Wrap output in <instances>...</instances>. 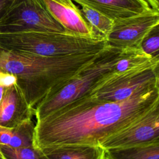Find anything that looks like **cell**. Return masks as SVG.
<instances>
[{"mask_svg":"<svg viewBox=\"0 0 159 159\" xmlns=\"http://www.w3.org/2000/svg\"><path fill=\"white\" fill-rule=\"evenodd\" d=\"M14 0H0V20L7 13Z\"/></svg>","mask_w":159,"mask_h":159,"instance_id":"20","label":"cell"},{"mask_svg":"<svg viewBox=\"0 0 159 159\" xmlns=\"http://www.w3.org/2000/svg\"><path fill=\"white\" fill-rule=\"evenodd\" d=\"M105 159H159V140L129 147L106 149Z\"/></svg>","mask_w":159,"mask_h":159,"instance_id":"15","label":"cell"},{"mask_svg":"<svg viewBox=\"0 0 159 159\" xmlns=\"http://www.w3.org/2000/svg\"><path fill=\"white\" fill-rule=\"evenodd\" d=\"M159 24V11L153 9L134 16L114 20L106 37L109 47L120 49L139 48L143 37Z\"/></svg>","mask_w":159,"mask_h":159,"instance_id":"7","label":"cell"},{"mask_svg":"<svg viewBox=\"0 0 159 159\" xmlns=\"http://www.w3.org/2000/svg\"><path fill=\"white\" fill-rule=\"evenodd\" d=\"M157 105L159 86L138 91L120 101L83 96L37 120L34 147L42 149L64 145L99 146Z\"/></svg>","mask_w":159,"mask_h":159,"instance_id":"1","label":"cell"},{"mask_svg":"<svg viewBox=\"0 0 159 159\" xmlns=\"http://www.w3.org/2000/svg\"><path fill=\"white\" fill-rule=\"evenodd\" d=\"M40 150L48 159H105V150L99 146L64 145Z\"/></svg>","mask_w":159,"mask_h":159,"instance_id":"12","label":"cell"},{"mask_svg":"<svg viewBox=\"0 0 159 159\" xmlns=\"http://www.w3.org/2000/svg\"><path fill=\"white\" fill-rule=\"evenodd\" d=\"M29 32H67L42 0H14L0 20V34Z\"/></svg>","mask_w":159,"mask_h":159,"instance_id":"5","label":"cell"},{"mask_svg":"<svg viewBox=\"0 0 159 159\" xmlns=\"http://www.w3.org/2000/svg\"><path fill=\"white\" fill-rule=\"evenodd\" d=\"M159 140V105L127 127L105 139L99 147L104 150L132 147Z\"/></svg>","mask_w":159,"mask_h":159,"instance_id":"8","label":"cell"},{"mask_svg":"<svg viewBox=\"0 0 159 159\" xmlns=\"http://www.w3.org/2000/svg\"><path fill=\"white\" fill-rule=\"evenodd\" d=\"M0 159H48L42 150L34 146L11 147L0 145Z\"/></svg>","mask_w":159,"mask_h":159,"instance_id":"17","label":"cell"},{"mask_svg":"<svg viewBox=\"0 0 159 159\" xmlns=\"http://www.w3.org/2000/svg\"><path fill=\"white\" fill-rule=\"evenodd\" d=\"M159 65L120 73L104 78L87 95L106 101L127 99L138 91L159 86Z\"/></svg>","mask_w":159,"mask_h":159,"instance_id":"6","label":"cell"},{"mask_svg":"<svg viewBox=\"0 0 159 159\" xmlns=\"http://www.w3.org/2000/svg\"><path fill=\"white\" fill-rule=\"evenodd\" d=\"M34 126L30 119L15 127H0V145L11 147L34 146Z\"/></svg>","mask_w":159,"mask_h":159,"instance_id":"14","label":"cell"},{"mask_svg":"<svg viewBox=\"0 0 159 159\" xmlns=\"http://www.w3.org/2000/svg\"><path fill=\"white\" fill-rule=\"evenodd\" d=\"M82 15L89 25L96 39L106 40L112 27L114 20L86 6H81Z\"/></svg>","mask_w":159,"mask_h":159,"instance_id":"16","label":"cell"},{"mask_svg":"<svg viewBox=\"0 0 159 159\" xmlns=\"http://www.w3.org/2000/svg\"><path fill=\"white\" fill-rule=\"evenodd\" d=\"M109 45L70 32H29L0 34V48L35 55L59 57L98 53Z\"/></svg>","mask_w":159,"mask_h":159,"instance_id":"3","label":"cell"},{"mask_svg":"<svg viewBox=\"0 0 159 159\" xmlns=\"http://www.w3.org/2000/svg\"><path fill=\"white\" fill-rule=\"evenodd\" d=\"M42 1L51 15L67 32L96 39L80 9L72 0Z\"/></svg>","mask_w":159,"mask_h":159,"instance_id":"10","label":"cell"},{"mask_svg":"<svg viewBox=\"0 0 159 159\" xmlns=\"http://www.w3.org/2000/svg\"><path fill=\"white\" fill-rule=\"evenodd\" d=\"M16 77L11 73L0 72V86L8 87L14 84H16Z\"/></svg>","mask_w":159,"mask_h":159,"instance_id":"19","label":"cell"},{"mask_svg":"<svg viewBox=\"0 0 159 159\" xmlns=\"http://www.w3.org/2000/svg\"><path fill=\"white\" fill-rule=\"evenodd\" d=\"M35 111L17 84L6 87L0 102V127H17L32 119Z\"/></svg>","mask_w":159,"mask_h":159,"instance_id":"9","label":"cell"},{"mask_svg":"<svg viewBox=\"0 0 159 159\" xmlns=\"http://www.w3.org/2000/svg\"><path fill=\"white\" fill-rule=\"evenodd\" d=\"M5 87H3V86H0V102L2 99V96L4 94V90H5Z\"/></svg>","mask_w":159,"mask_h":159,"instance_id":"22","label":"cell"},{"mask_svg":"<svg viewBox=\"0 0 159 159\" xmlns=\"http://www.w3.org/2000/svg\"><path fill=\"white\" fill-rule=\"evenodd\" d=\"M151 8L159 11V0H145Z\"/></svg>","mask_w":159,"mask_h":159,"instance_id":"21","label":"cell"},{"mask_svg":"<svg viewBox=\"0 0 159 159\" xmlns=\"http://www.w3.org/2000/svg\"><path fill=\"white\" fill-rule=\"evenodd\" d=\"M122 50L108 46L89 65L45 98L35 107L37 120L71 101L87 96L100 81L114 72V66Z\"/></svg>","mask_w":159,"mask_h":159,"instance_id":"4","label":"cell"},{"mask_svg":"<svg viewBox=\"0 0 159 159\" xmlns=\"http://www.w3.org/2000/svg\"><path fill=\"white\" fill-rule=\"evenodd\" d=\"M102 51L46 57L0 48V72L16 77V84L27 102L35 108L61 84L89 65Z\"/></svg>","mask_w":159,"mask_h":159,"instance_id":"2","label":"cell"},{"mask_svg":"<svg viewBox=\"0 0 159 159\" xmlns=\"http://www.w3.org/2000/svg\"><path fill=\"white\" fill-rule=\"evenodd\" d=\"M159 65V58H153L140 48L122 49L114 66V72L120 73Z\"/></svg>","mask_w":159,"mask_h":159,"instance_id":"13","label":"cell"},{"mask_svg":"<svg viewBox=\"0 0 159 159\" xmlns=\"http://www.w3.org/2000/svg\"><path fill=\"white\" fill-rule=\"evenodd\" d=\"M139 48L153 58H159V24L153 27L143 37Z\"/></svg>","mask_w":159,"mask_h":159,"instance_id":"18","label":"cell"},{"mask_svg":"<svg viewBox=\"0 0 159 159\" xmlns=\"http://www.w3.org/2000/svg\"><path fill=\"white\" fill-rule=\"evenodd\" d=\"M86 6L113 20L134 16L152 8L145 0H73Z\"/></svg>","mask_w":159,"mask_h":159,"instance_id":"11","label":"cell"}]
</instances>
